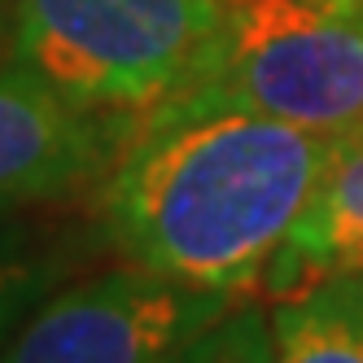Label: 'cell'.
<instances>
[{
  "label": "cell",
  "instance_id": "obj_1",
  "mask_svg": "<svg viewBox=\"0 0 363 363\" xmlns=\"http://www.w3.org/2000/svg\"><path fill=\"white\" fill-rule=\"evenodd\" d=\"M346 132L250 110L136 118L127 149L101 175L106 237L127 263L245 298Z\"/></svg>",
  "mask_w": 363,
  "mask_h": 363
},
{
  "label": "cell",
  "instance_id": "obj_2",
  "mask_svg": "<svg viewBox=\"0 0 363 363\" xmlns=\"http://www.w3.org/2000/svg\"><path fill=\"white\" fill-rule=\"evenodd\" d=\"M250 110L320 132L363 123V0H219L189 79L140 118Z\"/></svg>",
  "mask_w": 363,
  "mask_h": 363
},
{
  "label": "cell",
  "instance_id": "obj_3",
  "mask_svg": "<svg viewBox=\"0 0 363 363\" xmlns=\"http://www.w3.org/2000/svg\"><path fill=\"white\" fill-rule=\"evenodd\" d=\"M219 0H13L5 62L96 114L140 118L189 79Z\"/></svg>",
  "mask_w": 363,
  "mask_h": 363
},
{
  "label": "cell",
  "instance_id": "obj_4",
  "mask_svg": "<svg viewBox=\"0 0 363 363\" xmlns=\"http://www.w3.org/2000/svg\"><path fill=\"white\" fill-rule=\"evenodd\" d=\"M237 302L123 258L53 289L0 342V363H175Z\"/></svg>",
  "mask_w": 363,
  "mask_h": 363
},
{
  "label": "cell",
  "instance_id": "obj_5",
  "mask_svg": "<svg viewBox=\"0 0 363 363\" xmlns=\"http://www.w3.org/2000/svg\"><path fill=\"white\" fill-rule=\"evenodd\" d=\"M136 118L96 114L0 57V215L57 201L101 179Z\"/></svg>",
  "mask_w": 363,
  "mask_h": 363
},
{
  "label": "cell",
  "instance_id": "obj_6",
  "mask_svg": "<svg viewBox=\"0 0 363 363\" xmlns=\"http://www.w3.org/2000/svg\"><path fill=\"white\" fill-rule=\"evenodd\" d=\"M363 272V123L337 145L324 179L302 206L298 223L276 250L263 276V294L284 298L320 280Z\"/></svg>",
  "mask_w": 363,
  "mask_h": 363
},
{
  "label": "cell",
  "instance_id": "obj_7",
  "mask_svg": "<svg viewBox=\"0 0 363 363\" xmlns=\"http://www.w3.org/2000/svg\"><path fill=\"white\" fill-rule=\"evenodd\" d=\"M276 363H363V272L272 298Z\"/></svg>",
  "mask_w": 363,
  "mask_h": 363
},
{
  "label": "cell",
  "instance_id": "obj_8",
  "mask_svg": "<svg viewBox=\"0 0 363 363\" xmlns=\"http://www.w3.org/2000/svg\"><path fill=\"white\" fill-rule=\"evenodd\" d=\"M70 258L44 245L31 228L0 223V342L31 315V311L62 284Z\"/></svg>",
  "mask_w": 363,
  "mask_h": 363
},
{
  "label": "cell",
  "instance_id": "obj_9",
  "mask_svg": "<svg viewBox=\"0 0 363 363\" xmlns=\"http://www.w3.org/2000/svg\"><path fill=\"white\" fill-rule=\"evenodd\" d=\"M175 363H276L267 306L241 298L223 320H215L206 328L193 346L179 350Z\"/></svg>",
  "mask_w": 363,
  "mask_h": 363
},
{
  "label": "cell",
  "instance_id": "obj_10",
  "mask_svg": "<svg viewBox=\"0 0 363 363\" xmlns=\"http://www.w3.org/2000/svg\"><path fill=\"white\" fill-rule=\"evenodd\" d=\"M9 22H13V0H0V57H5L9 44Z\"/></svg>",
  "mask_w": 363,
  "mask_h": 363
}]
</instances>
